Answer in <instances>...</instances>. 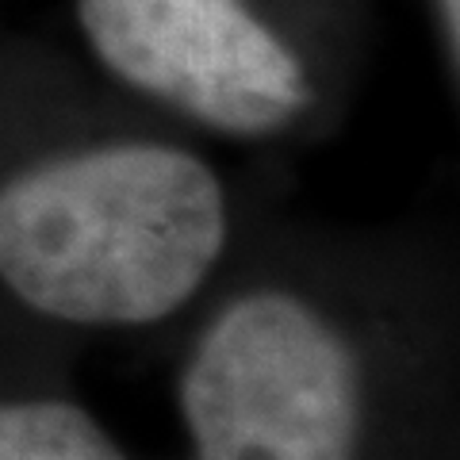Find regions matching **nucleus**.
Here are the masks:
<instances>
[{
  "mask_svg": "<svg viewBox=\"0 0 460 460\" xmlns=\"http://www.w3.org/2000/svg\"><path fill=\"white\" fill-rule=\"evenodd\" d=\"M399 238L257 226L189 319V460H399L453 441V288Z\"/></svg>",
  "mask_w": 460,
  "mask_h": 460,
  "instance_id": "f257e3e1",
  "label": "nucleus"
},
{
  "mask_svg": "<svg viewBox=\"0 0 460 460\" xmlns=\"http://www.w3.org/2000/svg\"><path fill=\"white\" fill-rule=\"evenodd\" d=\"M257 226L219 157L131 100L0 115L4 338L47 349L184 323Z\"/></svg>",
  "mask_w": 460,
  "mask_h": 460,
  "instance_id": "f03ea898",
  "label": "nucleus"
},
{
  "mask_svg": "<svg viewBox=\"0 0 460 460\" xmlns=\"http://www.w3.org/2000/svg\"><path fill=\"white\" fill-rule=\"evenodd\" d=\"M74 20L111 93L196 138L265 150L330 127L323 66L261 0H74Z\"/></svg>",
  "mask_w": 460,
  "mask_h": 460,
  "instance_id": "7ed1b4c3",
  "label": "nucleus"
},
{
  "mask_svg": "<svg viewBox=\"0 0 460 460\" xmlns=\"http://www.w3.org/2000/svg\"><path fill=\"white\" fill-rule=\"evenodd\" d=\"M0 460H135L119 434L47 365L0 334Z\"/></svg>",
  "mask_w": 460,
  "mask_h": 460,
  "instance_id": "20e7f679",
  "label": "nucleus"
},
{
  "mask_svg": "<svg viewBox=\"0 0 460 460\" xmlns=\"http://www.w3.org/2000/svg\"><path fill=\"white\" fill-rule=\"evenodd\" d=\"M434 8V27H438V42L449 66V77L456 81V66H460V0H429Z\"/></svg>",
  "mask_w": 460,
  "mask_h": 460,
  "instance_id": "39448f33",
  "label": "nucleus"
}]
</instances>
